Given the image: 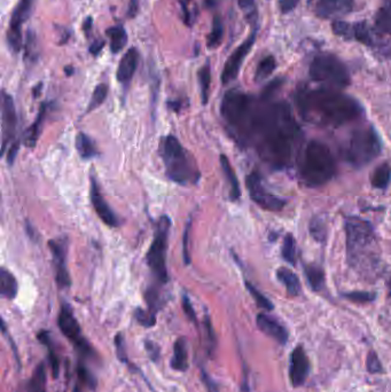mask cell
I'll use <instances>...</instances> for the list:
<instances>
[{"instance_id":"1","label":"cell","mask_w":391,"mask_h":392,"mask_svg":"<svg viewBox=\"0 0 391 392\" xmlns=\"http://www.w3.org/2000/svg\"><path fill=\"white\" fill-rule=\"evenodd\" d=\"M232 131L240 144H254L259 157L271 168L281 170L291 164L295 146L300 138V127L285 102H269L253 97L247 112L233 125Z\"/></svg>"},{"instance_id":"2","label":"cell","mask_w":391,"mask_h":392,"mask_svg":"<svg viewBox=\"0 0 391 392\" xmlns=\"http://www.w3.org/2000/svg\"><path fill=\"white\" fill-rule=\"evenodd\" d=\"M297 108L306 121L323 127H338L363 115L362 105L338 90L300 89L295 95Z\"/></svg>"},{"instance_id":"3","label":"cell","mask_w":391,"mask_h":392,"mask_svg":"<svg viewBox=\"0 0 391 392\" xmlns=\"http://www.w3.org/2000/svg\"><path fill=\"white\" fill-rule=\"evenodd\" d=\"M348 263L358 272L374 271L380 262L379 245L373 226L358 217L345 219Z\"/></svg>"},{"instance_id":"4","label":"cell","mask_w":391,"mask_h":392,"mask_svg":"<svg viewBox=\"0 0 391 392\" xmlns=\"http://www.w3.org/2000/svg\"><path fill=\"white\" fill-rule=\"evenodd\" d=\"M159 149L169 179L182 186L197 184L200 180L201 172L195 159L176 137H163Z\"/></svg>"},{"instance_id":"5","label":"cell","mask_w":391,"mask_h":392,"mask_svg":"<svg viewBox=\"0 0 391 392\" xmlns=\"http://www.w3.org/2000/svg\"><path fill=\"white\" fill-rule=\"evenodd\" d=\"M335 159L326 144L311 140L306 144L301 161L300 176L308 187H320L335 176Z\"/></svg>"},{"instance_id":"6","label":"cell","mask_w":391,"mask_h":392,"mask_svg":"<svg viewBox=\"0 0 391 392\" xmlns=\"http://www.w3.org/2000/svg\"><path fill=\"white\" fill-rule=\"evenodd\" d=\"M310 77L326 89H345L350 84V74L341 60L328 53L319 54L310 65Z\"/></svg>"},{"instance_id":"7","label":"cell","mask_w":391,"mask_h":392,"mask_svg":"<svg viewBox=\"0 0 391 392\" xmlns=\"http://www.w3.org/2000/svg\"><path fill=\"white\" fill-rule=\"evenodd\" d=\"M381 139L373 127H359L353 131L348 144V161L356 168L370 164L381 154Z\"/></svg>"},{"instance_id":"8","label":"cell","mask_w":391,"mask_h":392,"mask_svg":"<svg viewBox=\"0 0 391 392\" xmlns=\"http://www.w3.org/2000/svg\"><path fill=\"white\" fill-rule=\"evenodd\" d=\"M171 221L168 216L160 217L155 224L153 241L147 253V264L154 277L160 283L168 282V270H167V250H168L169 232Z\"/></svg>"},{"instance_id":"9","label":"cell","mask_w":391,"mask_h":392,"mask_svg":"<svg viewBox=\"0 0 391 392\" xmlns=\"http://www.w3.org/2000/svg\"><path fill=\"white\" fill-rule=\"evenodd\" d=\"M58 326H59L61 333L73 344L76 345V348L80 351V354L84 356H92L93 350H92L91 345L88 344V341L83 337L80 324L77 322L76 317L69 304H62L59 317H58Z\"/></svg>"},{"instance_id":"10","label":"cell","mask_w":391,"mask_h":392,"mask_svg":"<svg viewBox=\"0 0 391 392\" xmlns=\"http://www.w3.org/2000/svg\"><path fill=\"white\" fill-rule=\"evenodd\" d=\"M248 192L250 198L259 204L261 208L268 211L278 213L285 208L286 202L283 198H278L277 195L272 194L264 184L262 177L257 172H251L246 179Z\"/></svg>"},{"instance_id":"11","label":"cell","mask_w":391,"mask_h":392,"mask_svg":"<svg viewBox=\"0 0 391 392\" xmlns=\"http://www.w3.org/2000/svg\"><path fill=\"white\" fill-rule=\"evenodd\" d=\"M33 0H20L11 15L7 44L12 53L18 54L22 48V26L33 12Z\"/></svg>"},{"instance_id":"12","label":"cell","mask_w":391,"mask_h":392,"mask_svg":"<svg viewBox=\"0 0 391 392\" xmlns=\"http://www.w3.org/2000/svg\"><path fill=\"white\" fill-rule=\"evenodd\" d=\"M48 247L51 249L52 258H53L56 285L60 289L69 288L71 286V280L67 266V239L60 238V239L51 240L48 242Z\"/></svg>"},{"instance_id":"13","label":"cell","mask_w":391,"mask_h":392,"mask_svg":"<svg viewBox=\"0 0 391 392\" xmlns=\"http://www.w3.org/2000/svg\"><path fill=\"white\" fill-rule=\"evenodd\" d=\"M255 41H256V30H254L249 37L244 43H241V45L227 59L226 63L224 65L223 73H221V83L224 85H227L229 83L236 80L242 63L250 53L251 48H254Z\"/></svg>"},{"instance_id":"14","label":"cell","mask_w":391,"mask_h":392,"mask_svg":"<svg viewBox=\"0 0 391 392\" xmlns=\"http://www.w3.org/2000/svg\"><path fill=\"white\" fill-rule=\"evenodd\" d=\"M289 380L294 388H300L306 383L309 376L310 361L302 345H296L289 358Z\"/></svg>"},{"instance_id":"15","label":"cell","mask_w":391,"mask_h":392,"mask_svg":"<svg viewBox=\"0 0 391 392\" xmlns=\"http://www.w3.org/2000/svg\"><path fill=\"white\" fill-rule=\"evenodd\" d=\"M1 121H3V154L6 151L7 144L12 142L18 125V115L13 97L3 91L1 95Z\"/></svg>"},{"instance_id":"16","label":"cell","mask_w":391,"mask_h":392,"mask_svg":"<svg viewBox=\"0 0 391 392\" xmlns=\"http://www.w3.org/2000/svg\"><path fill=\"white\" fill-rule=\"evenodd\" d=\"M90 183H91V186H90V198H91L92 204H93V208H95L97 215L99 216V218L105 224L108 225V226H118V217L115 215L114 211L110 209V206L107 203V201L103 198V195L101 194L99 184H98L97 179H95L93 174H91Z\"/></svg>"},{"instance_id":"17","label":"cell","mask_w":391,"mask_h":392,"mask_svg":"<svg viewBox=\"0 0 391 392\" xmlns=\"http://www.w3.org/2000/svg\"><path fill=\"white\" fill-rule=\"evenodd\" d=\"M256 324L261 332H263L266 337L274 339L279 344L286 345L288 342V330L286 329L283 324L272 317L264 314V313H259L256 318Z\"/></svg>"},{"instance_id":"18","label":"cell","mask_w":391,"mask_h":392,"mask_svg":"<svg viewBox=\"0 0 391 392\" xmlns=\"http://www.w3.org/2000/svg\"><path fill=\"white\" fill-rule=\"evenodd\" d=\"M139 54L138 51L135 48H129L127 53L124 54L120 65H118L116 78L118 83H121L124 88H127L133 76H135L137 65H138Z\"/></svg>"},{"instance_id":"19","label":"cell","mask_w":391,"mask_h":392,"mask_svg":"<svg viewBox=\"0 0 391 392\" xmlns=\"http://www.w3.org/2000/svg\"><path fill=\"white\" fill-rule=\"evenodd\" d=\"M353 4V0H320L316 5V13L319 18H332L334 15L349 12Z\"/></svg>"},{"instance_id":"20","label":"cell","mask_w":391,"mask_h":392,"mask_svg":"<svg viewBox=\"0 0 391 392\" xmlns=\"http://www.w3.org/2000/svg\"><path fill=\"white\" fill-rule=\"evenodd\" d=\"M171 367L177 371H186L189 369V351L186 339H177L174 345V357L171 359Z\"/></svg>"},{"instance_id":"21","label":"cell","mask_w":391,"mask_h":392,"mask_svg":"<svg viewBox=\"0 0 391 392\" xmlns=\"http://www.w3.org/2000/svg\"><path fill=\"white\" fill-rule=\"evenodd\" d=\"M219 159H221V165L224 174H225V177L229 181V198L232 201H238L241 196V189H240V184H239L238 178H236V172L233 170L229 159L225 155H221Z\"/></svg>"},{"instance_id":"22","label":"cell","mask_w":391,"mask_h":392,"mask_svg":"<svg viewBox=\"0 0 391 392\" xmlns=\"http://www.w3.org/2000/svg\"><path fill=\"white\" fill-rule=\"evenodd\" d=\"M48 103L44 102L41 105L35 123H33V125L28 129L27 132H26V136H24V144H26L27 147L33 148L36 144H37L39 134H41V127H43V122H44L46 112H48Z\"/></svg>"},{"instance_id":"23","label":"cell","mask_w":391,"mask_h":392,"mask_svg":"<svg viewBox=\"0 0 391 392\" xmlns=\"http://www.w3.org/2000/svg\"><path fill=\"white\" fill-rule=\"evenodd\" d=\"M278 280L283 283L288 295L298 296L301 294L300 279L297 277L294 272L291 271L289 268L281 267L277 271Z\"/></svg>"},{"instance_id":"24","label":"cell","mask_w":391,"mask_h":392,"mask_svg":"<svg viewBox=\"0 0 391 392\" xmlns=\"http://www.w3.org/2000/svg\"><path fill=\"white\" fill-rule=\"evenodd\" d=\"M0 286H1L0 292L4 298L14 300L18 295V281L11 272L7 271L6 268H1L0 271Z\"/></svg>"},{"instance_id":"25","label":"cell","mask_w":391,"mask_h":392,"mask_svg":"<svg viewBox=\"0 0 391 392\" xmlns=\"http://www.w3.org/2000/svg\"><path fill=\"white\" fill-rule=\"evenodd\" d=\"M106 33L109 37V41H110V51L113 53H118L125 48V45L127 44V33L122 26L109 28L107 29Z\"/></svg>"},{"instance_id":"26","label":"cell","mask_w":391,"mask_h":392,"mask_svg":"<svg viewBox=\"0 0 391 392\" xmlns=\"http://www.w3.org/2000/svg\"><path fill=\"white\" fill-rule=\"evenodd\" d=\"M76 149L83 159H93L97 157L95 144L85 133L80 132L76 137Z\"/></svg>"},{"instance_id":"27","label":"cell","mask_w":391,"mask_h":392,"mask_svg":"<svg viewBox=\"0 0 391 392\" xmlns=\"http://www.w3.org/2000/svg\"><path fill=\"white\" fill-rule=\"evenodd\" d=\"M391 183V166L388 163L379 165L371 176V184L374 189H385Z\"/></svg>"},{"instance_id":"28","label":"cell","mask_w":391,"mask_h":392,"mask_svg":"<svg viewBox=\"0 0 391 392\" xmlns=\"http://www.w3.org/2000/svg\"><path fill=\"white\" fill-rule=\"evenodd\" d=\"M375 26L381 33L391 36V0H385V3L380 7L375 18Z\"/></svg>"},{"instance_id":"29","label":"cell","mask_w":391,"mask_h":392,"mask_svg":"<svg viewBox=\"0 0 391 392\" xmlns=\"http://www.w3.org/2000/svg\"><path fill=\"white\" fill-rule=\"evenodd\" d=\"M27 392H46V371L44 364H39L36 367L28 382Z\"/></svg>"},{"instance_id":"30","label":"cell","mask_w":391,"mask_h":392,"mask_svg":"<svg viewBox=\"0 0 391 392\" xmlns=\"http://www.w3.org/2000/svg\"><path fill=\"white\" fill-rule=\"evenodd\" d=\"M223 21H221L219 15H216L214 21H212V31H210L208 38H207V48H209V50H216V48H219L221 41H223Z\"/></svg>"},{"instance_id":"31","label":"cell","mask_w":391,"mask_h":392,"mask_svg":"<svg viewBox=\"0 0 391 392\" xmlns=\"http://www.w3.org/2000/svg\"><path fill=\"white\" fill-rule=\"evenodd\" d=\"M197 78L200 84L202 105H207L209 100L210 84H212V69H210L209 62H207L206 65L201 67L197 73Z\"/></svg>"},{"instance_id":"32","label":"cell","mask_w":391,"mask_h":392,"mask_svg":"<svg viewBox=\"0 0 391 392\" xmlns=\"http://www.w3.org/2000/svg\"><path fill=\"white\" fill-rule=\"evenodd\" d=\"M304 273H306V280L309 282L312 290L319 292L324 288L325 273L321 268L317 267V266H306Z\"/></svg>"},{"instance_id":"33","label":"cell","mask_w":391,"mask_h":392,"mask_svg":"<svg viewBox=\"0 0 391 392\" xmlns=\"http://www.w3.org/2000/svg\"><path fill=\"white\" fill-rule=\"evenodd\" d=\"M38 339L43 344L46 345V348L48 350V360H50L51 369H52V373H53L54 378H58L59 375V358L56 356V352L53 350V342L51 339L50 333L48 332H41L38 334Z\"/></svg>"},{"instance_id":"34","label":"cell","mask_w":391,"mask_h":392,"mask_svg":"<svg viewBox=\"0 0 391 392\" xmlns=\"http://www.w3.org/2000/svg\"><path fill=\"white\" fill-rule=\"evenodd\" d=\"M277 68V61L274 59V56H265L262 61L259 62L257 65L256 73H255V80L256 82H263L266 80L271 75L273 74V71Z\"/></svg>"},{"instance_id":"35","label":"cell","mask_w":391,"mask_h":392,"mask_svg":"<svg viewBox=\"0 0 391 392\" xmlns=\"http://www.w3.org/2000/svg\"><path fill=\"white\" fill-rule=\"evenodd\" d=\"M351 39L359 41L362 44L367 45V46L373 45V37H372L371 31L368 29L367 24L365 22L353 24Z\"/></svg>"},{"instance_id":"36","label":"cell","mask_w":391,"mask_h":392,"mask_svg":"<svg viewBox=\"0 0 391 392\" xmlns=\"http://www.w3.org/2000/svg\"><path fill=\"white\" fill-rule=\"evenodd\" d=\"M108 85L107 84H99L93 91L91 100L88 102V110L86 112H91L97 110L105 102L107 95H108Z\"/></svg>"},{"instance_id":"37","label":"cell","mask_w":391,"mask_h":392,"mask_svg":"<svg viewBox=\"0 0 391 392\" xmlns=\"http://www.w3.org/2000/svg\"><path fill=\"white\" fill-rule=\"evenodd\" d=\"M283 260L289 263L291 265H295L296 260V241L294 236L291 234H287L283 239V250H281Z\"/></svg>"},{"instance_id":"38","label":"cell","mask_w":391,"mask_h":392,"mask_svg":"<svg viewBox=\"0 0 391 392\" xmlns=\"http://www.w3.org/2000/svg\"><path fill=\"white\" fill-rule=\"evenodd\" d=\"M24 58L30 62H35L38 58L37 52V38L33 30H28L26 45H24Z\"/></svg>"},{"instance_id":"39","label":"cell","mask_w":391,"mask_h":392,"mask_svg":"<svg viewBox=\"0 0 391 392\" xmlns=\"http://www.w3.org/2000/svg\"><path fill=\"white\" fill-rule=\"evenodd\" d=\"M246 287H247V290L249 292L251 297L254 298V301L256 302L257 305H259L261 309H266V311L273 309V304H272V302H271L266 296L263 295L262 292H259L256 287L253 286L250 282H246Z\"/></svg>"},{"instance_id":"40","label":"cell","mask_w":391,"mask_h":392,"mask_svg":"<svg viewBox=\"0 0 391 392\" xmlns=\"http://www.w3.org/2000/svg\"><path fill=\"white\" fill-rule=\"evenodd\" d=\"M310 233L316 241L323 242L326 240V226H325L324 221H321L319 217L312 219L311 224H310Z\"/></svg>"},{"instance_id":"41","label":"cell","mask_w":391,"mask_h":392,"mask_svg":"<svg viewBox=\"0 0 391 392\" xmlns=\"http://www.w3.org/2000/svg\"><path fill=\"white\" fill-rule=\"evenodd\" d=\"M77 375H78V382L84 386H88V389H95L97 386V380L85 366L78 365Z\"/></svg>"},{"instance_id":"42","label":"cell","mask_w":391,"mask_h":392,"mask_svg":"<svg viewBox=\"0 0 391 392\" xmlns=\"http://www.w3.org/2000/svg\"><path fill=\"white\" fill-rule=\"evenodd\" d=\"M135 320L138 324H142V327L150 328L153 327L156 324L155 313L152 312L150 309L145 311L142 309H137L135 312Z\"/></svg>"},{"instance_id":"43","label":"cell","mask_w":391,"mask_h":392,"mask_svg":"<svg viewBox=\"0 0 391 392\" xmlns=\"http://www.w3.org/2000/svg\"><path fill=\"white\" fill-rule=\"evenodd\" d=\"M344 297L355 303H371L375 300V294L370 292H350L343 294Z\"/></svg>"},{"instance_id":"44","label":"cell","mask_w":391,"mask_h":392,"mask_svg":"<svg viewBox=\"0 0 391 392\" xmlns=\"http://www.w3.org/2000/svg\"><path fill=\"white\" fill-rule=\"evenodd\" d=\"M333 33L335 35L343 37L347 41H351V33H353V24L344 22V21H335L333 22Z\"/></svg>"},{"instance_id":"45","label":"cell","mask_w":391,"mask_h":392,"mask_svg":"<svg viewBox=\"0 0 391 392\" xmlns=\"http://www.w3.org/2000/svg\"><path fill=\"white\" fill-rule=\"evenodd\" d=\"M146 302L148 304V309L155 314L162 305V300H161L159 292L153 288H150L146 292Z\"/></svg>"},{"instance_id":"46","label":"cell","mask_w":391,"mask_h":392,"mask_svg":"<svg viewBox=\"0 0 391 392\" xmlns=\"http://www.w3.org/2000/svg\"><path fill=\"white\" fill-rule=\"evenodd\" d=\"M366 369L371 374H379L382 371V364L380 361L379 356L375 351H370L366 358Z\"/></svg>"},{"instance_id":"47","label":"cell","mask_w":391,"mask_h":392,"mask_svg":"<svg viewBox=\"0 0 391 392\" xmlns=\"http://www.w3.org/2000/svg\"><path fill=\"white\" fill-rule=\"evenodd\" d=\"M191 221H187L185 231H184V238H182V256H184V263H185L186 265H189V263H191V257H189V230H191Z\"/></svg>"},{"instance_id":"48","label":"cell","mask_w":391,"mask_h":392,"mask_svg":"<svg viewBox=\"0 0 391 392\" xmlns=\"http://www.w3.org/2000/svg\"><path fill=\"white\" fill-rule=\"evenodd\" d=\"M115 346H116V354H118V359L121 360L122 363L127 364V349H125V343H124L123 335L122 334L116 335Z\"/></svg>"},{"instance_id":"49","label":"cell","mask_w":391,"mask_h":392,"mask_svg":"<svg viewBox=\"0 0 391 392\" xmlns=\"http://www.w3.org/2000/svg\"><path fill=\"white\" fill-rule=\"evenodd\" d=\"M239 6L246 13V16L249 18H255L256 9H255V0H238Z\"/></svg>"},{"instance_id":"50","label":"cell","mask_w":391,"mask_h":392,"mask_svg":"<svg viewBox=\"0 0 391 392\" xmlns=\"http://www.w3.org/2000/svg\"><path fill=\"white\" fill-rule=\"evenodd\" d=\"M182 309H184V312H185L186 316L189 317V320H191L192 322L197 324V314H195L194 309L192 307L189 297L186 295L182 297Z\"/></svg>"},{"instance_id":"51","label":"cell","mask_w":391,"mask_h":392,"mask_svg":"<svg viewBox=\"0 0 391 392\" xmlns=\"http://www.w3.org/2000/svg\"><path fill=\"white\" fill-rule=\"evenodd\" d=\"M300 0H279L280 12L283 14H288L296 9Z\"/></svg>"},{"instance_id":"52","label":"cell","mask_w":391,"mask_h":392,"mask_svg":"<svg viewBox=\"0 0 391 392\" xmlns=\"http://www.w3.org/2000/svg\"><path fill=\"white\" fill-rule=\"evenodd\" d=\"M201 378H202L203 383L206 386L208 392H219L215 381L212 380L209 375H208V373L206 371H203V369L201 371Z\"/></svg>"},{"instance_id":"53","label":"cell","mask_w":391,"mask_h":392,"mask_svg":"<svg viewBox=\"0 0 391 392\" xmlns=\"http://www.w3.org/2000/svg\"><path fill=\"white\" fill-rule=\"evenodd\" d=\"M178 3L180 4L182 7V15H184V21L187 26H192V14L189 12V4L192 3V0H178Z\"/></svg>"},{"instance_id":"54","label":"cell","mask_w":391,"mask_h":392,"mask_svg":"<svg viewBox=\"0 0 391 392\" xmlns=\"http://www.w3.org/2000/svg\"><path fill=\"white\" fill-rule=\"evenodd\" d=\"M146 345V351H147L148 356H150V359L153 361H157L160 358V348L155 343L152 342V341H147L145 343Z\"/></svg>"},{"instance_id":"55","label":"cell","mask_w":391,"mask_h":392,"mask_svg":"<svg viewBox=\"0 0 391 392\" xmlns=\"http://www.w3.org/2000/svg\"><path fill=\"white\" fill-rule=\"evenodd\" d=\"M105 48V41L103 39H98V41H93L91 46H90V53L92 55H99L100 54L101 50Z\"/></svg>"},{"instance_id":"56","label":"cell","mask_w":391,"mask_h":392,"mask_svg":"<svg viewBox=\"0 0 391 392\" xmlns=\"http://www.w3.org/2000/svg\"><path fill=\"white\" fill-rule=\"evenodd\" d=\"M139 4L140 0H130L129 9H127V16L130 18H135V15L138 14Z\"/></svg>"},{"instance_id":"57","label":"cell","mask_w":391,"mask_h":392,"mask_svg":"<svg viewBox=\"0 0 391 392\" xmlns=\"http://www.w3.org/2000/svg\"><path fill=\"white\" fill-rule=\"evenodd\" d=\"M19 147H20V142H14V144H12V146L9 147V155H7V161H9V164H13L14 159H16Z\"/></svg>"},{"instance_id":"58","label":"cell","mask_w":391,"mask_h":392,"mask_svg":"<svg viewBox=\"0 0 391 392\" xmlns=\"http://www.w3.org/2000/svg\"><path fill=\"white\" fill-rule=\"evenodd\" d=\"M92 26H93V18H92V16H88V18L83 22L82 27L88 37H90V33H91Z\"/></svg>"},{"instance_id":"59","label":"cell","mask_w":391,"mask_h":392,"mask_svg":"<svg viewBox=\"0 0 391 392\" xmlns=\"http://www.w3.org/2000/svg\"><path fill=\"white\" fill-rule=\"evenodd\" d=\"M65 73L67 76H71L74 74V68L71 65H67V67H65Z\"/></svg>"},{"instance_id":"60","label":"cell","mask_w":391,"mask_h":392,"mask_svg":"<svg viewBox=\"0 0 391 392\" xmlns=\"http://www.w3.org/2000/svg\"><path fill=\"white\" fill-rule=\"evenodd\" d=\"M82 386L84 388V386L83 384H80V382H77L76 386H75L74 390H73V392H83Z\"/></svg>"},{"instance_id":"61","label":"cell","mask_w":391,"mask_h":392,"mask_svg":"<svg viewBox=\"0 0 391 392\" xmlns=\"http://www.w3.org/2000/svg\"><path fill=\"white\" fill-rule=\"evenodd\" d=\"M389 294H390V297H391V279H390V282H389Z\"/></svg>"}]
</instances>
